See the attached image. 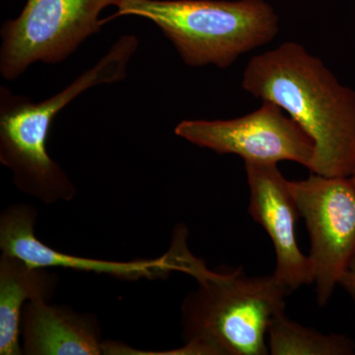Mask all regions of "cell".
Returning <instances> with one entry per match:
<instances>
[{
	"instance_id": "8fae6325",
	"label": "cell",
	"mask_w": 355,
	"mask_h": 355,
	"mask_svg": "<svg viewBox=\"0 0 355 355\" xmlns=\"http://www.w3.org/2000/svg\"><path fill=\"white\" fill-rule=\"evenodd\" d=\"M58 284L50 268H33L2 254L0 258V354L19 355L20 324L26 301L50 300Z\"/></svg>"
},
{
	"instance_id": "7a4b0ae2",
	"label": "cell",
	"mask_w": 355,
	"mask_h": 355,
	"mask_svg": "<svg viewBox=\"0 0 355 355\" xmlns=\"http://www.w3.org/2000/svg\"><path fill=\"white\" fill-rule=\"evenodd\" d=\"M139 44L133 35L121 36L92 69L43 102L35 104L1 88L0 161L11 170L14 183L21 191L44 203L74 198L76 187L46 150L53 121L65 106L88 89L123 80Z\"/></svg>"
},
{
	"instance_id": "52a82bcc",
	"label": "cell",
	"mask_w": 355,
	"mask_h": 355,
	"mask_svg": "<svg viewBox=\"0 0 355 355\" xmlns=\"http://www.w3.org/2000/svg\"><path fill=\"white\" fill-rule=\"evenodd\" d=\"M232 120L183 121L178 137L218 154H234L245 163L277 165L292 161L311 169L315 144L308 133L272 102Z\"/></svg>"
},
{
	"instance_id": "3957f363",
	"label": "cell",
	"mask_w": 355,
	"mask_h": 355,
	"mask_svg": "<svg viewBox=\"0 0 355 355\" xmlns=\"http://www.w3.org/2000/svg\"><path fill=\"white\" fill-rule=\"evenodd\" d=\"M197 291L184 299V345L171 354L266 355L268 327L286 308L289 293L275 275L248 277L209 268L196 279Z\"/></svg>"
},
{
	"instance_id": "30bf717a",
	"label": "cell",
	"mask_w": 355,
	"mask_h": 355,
	"mask_svg": "<svg viewBox=\"0 0 355 355\" xmlns=\"http://www.w3.org/2000/svg\"><path fill=\"white\" fill-rule=\"evenodd\" d=\"M23 354L28 355H99L104 354L97 322L46 300L26 303L21 316Z\"/></svg>"
},
{
	"instance_id": "4fadbf2b",
	"label": "cell",
	"mask_w": 355,
	"mask_h": 355,
	"mask_svg": "<svg viewBox=\"0 0 355 355\" xmlns=\"http://www.w3.org/2000/svg\"><path fill=\"white\" fill-rule=\"evenodd\" d=\"M340 286L349 294L350 297L355 301V258L350 263L349 270L340 279Z\"/></svg>"
},
{
	"instance_id": "ba28073f",
	"label": "cell",
	"mask_w": 355,
	"mask_h": 355,
	"mask_svg": "<svg viewBox=\"0 0 355 355\" xmlns=\"http://www.w3.org/2000/svg\"><path fill=\"white\" fill-rule=\"evenodd\" d=\"M36 219V210L25 203H17L3 210L0 216L2 254L16 257L33 268H69L123 280L165 279L174 272L193 277L202 263L189 251L186 228L181 226L175 232L171 249L160 258L119 261L72 256L46 246L35 235Z\"/></svg>"
},
{
	"instance_id": "9c48e42d",
	"label": "cell",
	"mask_w": 355,
	"mask_h": 355,
	"mask_svg": "<svg viewBox=\"0 0 355 355\" xmlns=\"http://www.w3.org/2000/svg\"><path fill=\"white\" fill-rule=\"evenodd\" d=\"M249 184V214L265 229L275 248L273 275L289 292L314 284L309 258L299 249L295 224L300 212L289 181L277 165L245 163Z\"/></svg>"
},
{
	"instance_id": "6da1fadb",
	"label": "cell",
	"mask_w": 355,
	"mask_h": 355,
	"mask_svg": "<svg viewBox=\"0 0 355 355\" xmlns=\"http://www.w3.org/2000/svg\"><path fill=\"white\" fill-rule=\"evenodd\" d=\"M242 87L275 103L315 144L310 171L350 177L355 171V91L343 85L321 58L286 42L248 62Z\"/></svg>"
},
{
	"instance_id": "277c9868",
	"label": "cell",
	"mask_w": 355,
	"mask_h": 355,
	"mask_svg": "<svg viewBox=\"0 0 355 355\" xmlns=\"http://www.w3.org/2000/svg\"><path fill=\"white\" fill-rule=\"evenodd\" d=\"M116 8L107 21L128 15L150 20L193 67L227 69L279 31V16L266 0H121Z\"/></svg>"
},
{
	"instance_id": "5bb4252c",
	"label": "cell",
	"mask_w": 355,
	"mask_h": 355,
	"mask_svg": "<svg viewBox=\"0 0 355 355\" xmlns=\"http://www.w3.org/2000/svg\"><path fill=\"white\" fill-rule=\"evenodd\" d=\"M350 181L352 182V184H354V188H355V171L354 174L352 175V176L349 177Z\"/></svg>"
},
{
	"instance_id": "7c38bea8",
	"label": "cell",
	"mask_w": 355,
	"mask_h": 355,
	"mask_svg": "<svg viewBox=\"0 0 355 355\" xmlns=\"http://www.w3.org/2000/svg\"><path fill=\"white\" fill-rule=\"evenodd\" d=\"M268 350L272 355H352L354 340L343 335L320 333L286 317L282 311L268 327Z\"/></svg>"
},
{
	"instance_id": "5b68a950",
	"label": "cell",
	"mask_w": 355,
	"mask_h": 355,
	"mask_svg": "<svg viewBox=\"0 0 355 355\" xmlns=\"http://www.w3.org/2000/svg\"><path fill=\"white\" fill-rule=\"evenodd\" d=\"M121 0H27L1 29L0 72L14 80L36 62L58 64L101 32L100 13Z\"/></svg>"
},
{
	"instance_id": "8992f818",
	"label": "cell",
	"mask_w": 355,
	"mask_h": 355,
	"mask_svg": "<svg viewBox=\"0 0 355 355\" xmlns=\"http://www.w3.org/2000/svg\"><path fill=\"white\" fill-rule=\"evenodd\" d=\"M289 189L309 232L308 258L324 306L355 258V188L349 177L312 173Z\"/></svg>"
}]
</instances>
